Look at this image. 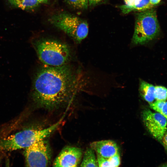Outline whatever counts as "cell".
Segmentation results:
<instances>
[{
    "label": "cell",
    "instance_id": "obj_1",
    "mask_svg": "<svg viewBox=\"0 0 167 167\" xmlns=\"http://www.w3.org/2000/svg\"><path fill=\"white\" fill-rule=\"evenodd\" d=\"M69 63L44 65L34 75L31 96L37 106L52 109L70 101L79 88V72Z\"/></svg>",
    "mask_w": 167,
    "mask_h": 167
},
{
    "label": "cell",
    "instance_id": "obj_2",
    "mask_svg": "<svg viewBox=\"0 0 167 167\" xmlns=\"http://www.w3.org/2000/svg\"><path fill=\"white\" fill-rule=\"evenodd\" d=\"M40 61L44 65L58 66L69 63L72 53L66 44L58 41L42 39L32 43Z\"/></svg>",
    "mask_w": 167,
    "mask_h": 167
},
{
    "label": "cell",
    "instance_id": "obj_3",
    "mask_svg": "<svg viewBox=\"0 0 167 167\" xmlns=\"http://www.w3.org/2000/svg\"><path fill=\"white\" fill-rule=\"evenodd\" d=\"M62 120L42 129H28L0 139V150L12 151L25 149L49 136L60 124Z\"/></svg>",
    "mask_w": 167,
    "mask_h": 167
},
{
    "label": "cell",
    "instance_id": "obj_4",
    "mask_svg": "<svg viewBox=\"0 0 167 167\" xmlns=\"http://www.w3.org/2000/svg\"><path fill=\"white\" fill-rule=\"evenodd\" d=\"M159 31L156 11L152 8L141 11L136 19L132 42L144 44L156 37Z\"/></svg>",
    "mask_w": 167,
    "mask_h": 167
},
{
    "label": "cell",
    "instance_id": "obj_5",
    "mask_svg": "<svg viewBox=\"0 0 167 167\" xmlns=\"http://www.w3.org/2000/svg\"><path fill=\"white\" fill-rule=\"evenodd\" d=\"M51 21L55 26L78 43L88 35V27L87 22L74 15L61 13L53 17Z\"/></svg>",
    "mask_w": 167,
    "mask_h": 167
},
{
    "label": "cell",
    "instance_id": "obj_6",
    "mask_svg": "<svg viewBox=\"0 0 167 167\" xmlns=\"http://www.w3.org/2000/svg\"><path fill=\"white\" fill-rule=\"evenodd\" d=\"M24 155L26 166L27 167H46L50 162L51 150L44 139L25 148Z\"/></svg>",
    "mask_w": 167,
    "mask_h": 167
},
{
    "label": "cell",
    "instance_id": "obj_7",
    "mask_svg": "<svg viewBox=\"0 0 167 167\" xmlns=\"http://www.w3.org/2000/svg\"><path fill=\"white\" fill-rule=\"evenodd\" d=\"M142 118L144 125L151 134L156 139L161 141L167 130V120L160 113L149 109L143 111Z\"/></svg>",
    "mask_w": 167,
    "mask_h": 167
},
{
    "label": "cell",
    "instance_id": "obj_8",
    "mask_svg": "<svg viewBox=\"0 0 167 167\" xmlns=\"http://www.w3.org/2000/svg\"><path fill=\"white\" fill-rule=\"evenodd\" d=\"M83 152L79 148L67 146L58 155L53 163L54 167H77L80 164Z\"/></svg>",
    "mask_w": 167,
    "mask_h": 167
},
{
    "label": "cell",
    "instance_id": "obj_9",
    "mask_svg": "<svg viewBox=\"0 0 167 167\" xmlns=\"http://www.w3.org/2000/svg\"><path fill=\"white\" fill-rule=\"evenodd\" d=\"M90 146L96 154L106 159L109 158L118 152L117 143L112 140L95 141L92 143Z\"/></svg>",
    "mask_w": 167,
    "mask_h": 167
},
{
    "label": "cell",
    "instance_id": "obj_10",
    "mask_svg": "<svg viewBox=\"0 0 167 167\" xmlns=\"http://www.w3.org/2000/svg\"><path fill=\"white\" fill-rule=\"evenodd\" d=\"M139 91L142 96L149 103L153 102L155 100V86L152 85L141 80Z\"/></svg>",
    "mask_w": 167,
    "mask_h": 167
},
{
    "label": "cell",
    "instance_id": "obj_11",
    "mask_svg": "<svg viewBox=\"0 0 167 167\" xmlns=\"http://www.w3.org/2000/svg\"><path fill=\"white\" fill-rule=\"evenodd\" d=\"M83 157L80 167H98L95 151L91 147L86 149Z\"/></svg>",
    "mask_w": 167,
    "mask_h": 167
},
{
    "label": "cell",
    "instance_id": "obj_12",
    "mask_svg": "<svg viewBox=\"0 0 167 167\" xmlns=\"http://www.w3.org/2000/svg\"><path fill=\"white\" fill-rule=\"evenodd\" d=\"M153 6L149 0H140L131 7L120 9L123 13L126 14L133 11H144L152 8Z\"/></svg>",
    "mask_w": 167,
    "mask_h": 167
},
{
    "label": "cell",
    "instance_id": "obj_13",
    "mask_svg": "<svg viewBox=\"0 0 167 167\" xmlns=\"http://www.w3.org/2000/svg\"><path fill=\"white\" fill-rule=\"evenodd\" d=\"M14 6L23 10L33 8L39 4L38 0H8Z\"/></svg>",
    "mask_w": 167,
    "mask_h": 167
},
{
    "label": "cell",
    "instance_id": "obj_14",
    "mask_svg": "<svg viewBox=\"0 0 167 167\" xmlns=\"http://www.w3.org/2000/svg\"><path fill=\"white\" fill-rule=\"evenodd\" d=\"M150 107L160 113L167 120V101H156L149 103Z\"/></svg>",
    "mask_w": 167,
    "mask_h": 167
},
{
    "label": "cell",
    "instance_id": "obj_15",
    "mask_svg": "<svg viewBox=\"0 0 167 167\" xmlns=\"http://www.w3.org/2000/svg\"><path fill=\"white\" fill-rule=\"evenodd\" d=\"M154 96L156 101H165L167 100V89L162 86H155Z\"/></svg>",
    "mask_w": 167,
    "mask_h": 167
},
{
    "label": "cell",
    "instance_id": "obj_16",
    "mask_svg": "<svg viewBox=\"0 0 167 167\" xmlns=\"http://www.w3.org/2000/svg\"><path fill=\"white\" fill-rule=\"evenodd\" d=\"M73 7L79 9H86L88 6V0H66Z\"/></svg>",
    "mask_w": 167,
    "mask_h": 167
},
{
    "label": "cell",
    "instance_id": "obj_17",
    "mask_svg": "<svg viewBox=\"0 0 167 167\" xmlns=\"http://www.w3.org/2000/svg\"><path fill=\"white\" fill-rule=\"evenodd\" d=\"M108 159L111 167H118L120 164V157L118 152Z\"/></svg>",
    "mask_w": 167,
    "mask_h": 167
},
{
    "label": "cell",
    "instance_id": "obj_18",
    "mask_svg": "<svg viewBox=\"0 0 167 167\" xmlns=\"http://www.w3.org/2000/svg\"><path fill=\"white\" fill-rule=\"evenodd\" d=\"M96 159L98 167H111L108 159L97 154H96Z\"/></svg>",
    "mask_w": 167,
    "mask_h": 167
},
{
    "label": "cell",
    "instance_id": "obj_19",
    "mask_svg": "<svg viewBox=\"0 0 167 167\" xmlns=\"http://www.w3.org/2000/svg\"><path fill=\"white\" fill-rule=\"evenodd\" d=\"M140 0H124V4L119 6L120 9H124L133 6Z\"/></svg>",
    "mask_w": 167,
    "mask_h": 167
},
{
    "label": "cell",
    "instance_id": "obj_20",
    "mask_svg": "<svg viewBox=\"0 0 167 167\" xmlns=\"http://www.w3.org/2000/svg\"><path fill=\"white\" fill-rule=\"evenodd\" d=\"M161 141L167 152V130L164 134Z\"/></svg>",
    "mask_w": 167,
    "mask_h": 167
},
{
    "label": "cell",
    "instance_id": "obj_21",
    "mask_svg": "<svg viewBox=\"0 0 167 167\" xmlns=\"http://www.w3.org/2000/svg\"><path fill=\"white\" fill-rule=\"evenodd\" d=\"M88 4L89 5H93L96 4L101 2L102 0H88Z\"/></svg>",
    "mask_w": 167,
    "mask_h": 167
},
{
    "label": "cell",
    "instance_id": "obj_22",
    "mask_svg": "<svg viewBox=\"0 0 167 167\" xmlns=\"http://www.w3.org/2000/svg\"><path fill=\"white\" fill-rule=\"evenodd\" d=\"M151 4L153 6H154L159 3L161 0H149Z\"/></svg>",
    "mask_w": 167,
    "mask_h": 167
},
{
    "label": "cell",
    "instance_id": "obj_23",
    "mask_svg": "<svg viewBox=\"0 0 167 167\" xmlns=\"http://www.w3.org/2000/svg\"><path fill=\"white\" fill-rule=\"evenodd\" d=\"M38 1L39 3H45L47 2L48 0H38Z\"/></svg>",
    "mask_w": 167,
    "mask_h": 167
},
{
    "label": "cell",
    "instance_id": "obj_24",
    "mask_svg": "<svg viewBox=\"0 0 167 167\" xmlns=\"http://www.w3.org/2000/svg\"></svg>",
    "mask_w": 167,
    "mask_h": 167
}]
</instances>
